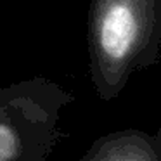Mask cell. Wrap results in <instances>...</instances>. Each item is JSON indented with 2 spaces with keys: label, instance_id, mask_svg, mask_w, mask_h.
Returning <instances> with one entry per match:
<instances>
[{
  "label": "cell",
  "instance_id": "1",
  "mask_svg": "<svg viewBox=\"0 0 161 161\" xmlns=\"http://www.w3.org/2000/svg\"><path fill=\"white\" fill-rule=\"evenodd\" d=\"M88 69L101 101L119 97L137 71L161 56V0H92Z\"/></svg>",
  "mask_w": 161,
  "mask_h": 161
},
{
  "label": "cell",
  "instance_id": "2",
  "mask_svg": "<svg viewBox=\"0 0 161 161\" xmlns=\"http://www.w3.org/2000/svg\"><path fill=\"white\" fill-rule=\"evenodd\" d=\"M75 95L47 76L0 87V161H47L59 140L61 111Z\"/></svg>",
  "mask_w": 161,
  "mask_h": 161
},
{
  "label": "cell",
  "instance_id": "3",
  "mask_svg": "<svg viewBox=\"0 0 161 161\" xmlns=\"http://www.w3.org/2000/svg\"><path fill=\"white\" fill-rule=\"evenodd\" d=\"M81 161H159L161 130L147 133L139 128H126L101 135L92 142Z\"/></svg>",
  "mask_w": 161,
  "mask_h": 161
}]
</instances>
